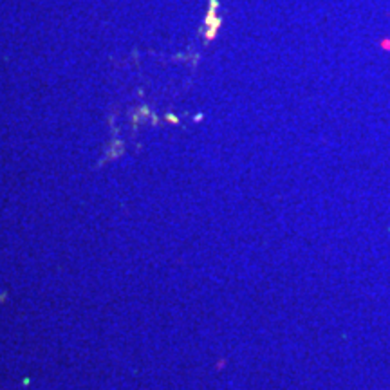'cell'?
Instances as JSON below:
<instances>
[{
	"mask_svg": "<svg viewBox=\"0 0 390 390\" xmlns=\"http://www.w3.org/2000/svg\"><path fill=\"white\" fill-rule=\"evenodd\" d=\"M215 18H217V17H215V9H210V11H208V17H206V25H210Z\"/></svg>",
	"mask_w": 390,
	"mask_h": 390,
	"instance_id": "2",
	"label": "cell"
},
{
	"mask_svg": "<svg viewBox=\"0 0 390 390\" xmlns=\"http://www.w3.org/2000/svg\"><path fill=\"white\" fill-rule=\"evenodd\" d=\"M219 25H220V18H215L210 25H208V31H206V40H212L215 36V33H217V29H219Z\"/></svg>",
	"mask_w": 390,
	"mask_h": 390,
	"instance_id": "1",
	"label": "cell"
}]
</instances>
